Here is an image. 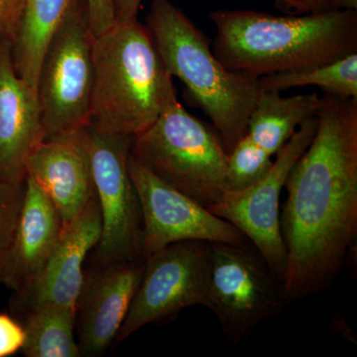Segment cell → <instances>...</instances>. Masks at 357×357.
Masks as SVG:
<instances>
[{
    "label": "cell",
    "instance_id": "cell-6",
    "mask_svg": "<svg viewBox=\"0 0 357 357\" xmlns=\"http://www.w3.org/2000/svg\"><path fill=\"white\" fill-rule=\"evenodd\" d=\"M206 287L208 309L234 344L288 304L283 284L250 243H206Z\"/></svg>",
    "mask_w": 357,
    "mask_h": 357
},
{
    "label": "cell",
    "instance_id": "cell-28",
    "mask_svg": "<svg viewBox=\"0 0 357 357\" xmlns=\"http://www.w3.org/2000/svg\"><path fill=\"white\" fill-rule=\"evenodd\" d=\"M277 4H279L283 8L294 9V10L298 11L297 6L294 3L293 0H275Z\"/></svg>",
    "mask_w": 357,
    "mask_h": 357
},
{
    "label": "cell",
    "instance_id": "cell-14",
    "mask_svg": "<svg viewBox=\"0 0 357 357\" xmlns=\"http://www.w3.org/2000/svg\"><path fill=\"white\" fill-rule=\"evenodd\" d=\"M36 91L17 74L13 41H0V178L23 183L26 164L44 140Z\"/></svg>",
    "mask_w": 357,
    "mask_h": 357
},
{
    "label": "cell",
    "instance_id": "cell-8",
    "mask_svg": "<svg viewBox=\"0 0 357 357\" xmlns=\"http://www.w3.org/2000/svg\"><path fill=\"white\" fill-rule=\"evenodd\" d=\"M79 136L102 217L96 248L98 263L143 260L140 204L128 169L133 138L105 132L91 124L79 130Z\"/></svg>",
    "mask_w": 357,
    "mask_h": 357
},
{
    "label": "cell",
    "instance_id": "cell-24",
    "mask_svg": "<svg viewBox=\"0 0 357 357\" xmlns=\"http://www.w3.org/2000/svg\"><path fill=\"white\" fill-rule=\"evenodd\" d=\"M25 342L22 325L6 314H0V357L13 356L21 351Z\"/></svg>",
    "mask_w": 357,
    "mask_h": 357
},
{
    "label": "cell",
    "instance_id": "cell-12",
    "mask_svg": "<svg viewBox=\"0 0 357 357\" xmlns=\"http://www.w3.org/2000/svg\"><path fill=\"white\" fill-rule=\"evenodd\" d=\"M143 260L100 264L84 276L77 300L82 356H102L117 337L139 286Z\"/></svg>",
    "mask_w": 357,
    "mask_h": 357
},
{
    "label": "cell",
    "instance_id": "cell-11",
    "mask_svg": "<svg viewBox=\"0 0 357 357\" xmlns=\"http://www.w3.org/2000/svg\"><path fill=\"white\" fill-rule=\"evenodd\" d=\"M206 243L181 241L143 260L142 277L117 335L119 342L143 326L171 318L188 307L208 309Z\"/></svg>",
    "mask_w": 357,
    "mask_h": 357
},
{
    "label": "cell",
    "instance_id": "cell-7",
    "mask_svg": "<svg viewBox=\"0 0 357 357\" xmlns=\"http://www.w3.org/2000/svg\"><path fill=\"white\" fill-rule=\"evenodd\" d=\"M93 36L84 0L52 39L40 69L37 96L44 139L79 132L91 123Z\"/></svg>",
    "mask_w": 357,
    "mask_h": 357
},
{
    "label": "cell",
    "instance_id": "cell-13",
    "mask_svg": "<svg viewBox=\"0 0 357 357\" xmlns=\"http://www.w3.org/2000/svg\"><path fill=\"white\" fill-rule=\"evenodd\" d=\"M100 234L102 217L95 192L82 213L64 227L41 273L16 304L25 311L47 304L77 310L86 276L84 261Z\"/></svg>",
    "mask_w": 357,
    "mask_h": 357
},
{
    "label": "cell",
    "instance_id": "cell-4",
    "mask_svg": "<svg viewBox=\"0 0 357 357\" xmlns=\"http://www.w3.org/2000/svg\"><path fill=\"white\" fill-rule=\"evenodd\" d=\"M147 28L164 67L185 84L229 153L248 131L259 77L227 69L206 35L170 0H151Z\"/></svg>",
    "mask_w": 357,
    "mask_h": 357
},
{
    "label": "cell",
    "instance_id": "cell-23",
    "mask_svg": "<svg viewBox=\"0 0 357 357\" xmlns=\"http://www.w3.org/2000/svg\"><path fill=\"white\" fill-rule=\"evenodd\" d=\"M89 29L93 38L109 31L116 23L114 0H84Z\"/></svg>",
    "mask_w": 357,
    "mask_h": 357
},
{
    "label": "cell",
    "instance_id": "cell-15",
    "mask_svg": "<svg viewBox=\"0 0 357 357\" xmlns=\"http://www.w3.org/2000/svg\"><path fill=\"white\" fill-rule=\"evenodd\" d=\"M26 177L34 180L51 199L63 227L82 213L96 192L79 131L42 140L28 158Z\"/></svg>",
    "mask_w": 357,
    "mask_h": 357
},
{
    "label": "cell",
    "instance_id": "cell-9",
    "mask_svg": "<svg viewBox=\"0 0 357 357\" xmlns=\"http://www.w3.org/2000/svg\"><path fill=\"white\" fill-rule=\"evenodd\" d=\"M317 126L316 115L305 121L275 155L261 180L243 191L227 192L220 203L208 208L248 237L282 284L287 266L280 229L282 190L293 166L312 142Z\"/></svg>",
    "mask_w": 357,
    "mask_h": 357
},
{
    "label": "cell",
    "instance_id": "cell-27",
    "mask_svg": "<svg viewBox=\"0 0 357 357\" xmlns=\"http://www.w3.org/2000/svg\"><path fill=\"white\" fill-rule=\"evenodd\" d=\"M142 0H114L116 22L137 20Z\"/></svg>",
    "mask_w": 357,
    "mask_h": 357
},
{
    "label": "cell",
    "instance_id": "cell-2",
    "mask_svg": "<svg viewBox=\"0 0 357 357\" xmlns=\"http://www.w3.org/2000/svg\"><path fill=\"white\" fill-rule=\"evenodd\" d=\"M213 51L227 69L256 77L328 64L357 53V11L273 16L252 10L210 13Z\"/></svg>",
    "mask_w": 357,
    "mask_h": 357
},
{
    "label": "cell",
    "instance_id": "cell-3",
    "mask_svg": "<svg viewBox=\"0 0 357 357\" xmlns=\"http://www.w3.org/2000/svg\"><path fill=\"white\" fill-rule=\"evenodd\" d=\"M93 58L89 124L105 132L140 135L176 91L149 30L137 20L116 22L93 39Z\"/></svg>",
    "mask_w": 357,
    "mask_h": 357
},
{
    "label": "cell",
    "instance_id": "cell-17",
    "mask_svg": "<svg viewBox=\"0 0 357 357\" xmlns=\"http://www.w3.org/2000/svg\"><path fill=\"white\" fill-rule=\"evenodd\" d=\"M79 0H23L13 41L16 72L37 93L40 69L52 39Z\"/></svg>",
    "mask_w": 357,
    "mask_h": 357
},
{
    "label": "cell",
    "instance_id": "cell-5",
    "mask_svg": "<svg viewBox=\"0 0 357 357\" xmlns=\"http://www.w3.org/2000/svg\"><path fill=\"white\" fill-rule=\"evenodd\" d=\"M131 154L166 184L206 208L227 194V152L215 129L168 98L154 123L132 139Z\"/></svg>",
    "mask_w": 357,
    "mask_h": 357
},
{
    "label": "cell",
    "instance_id": "cell-10",
    "mask_svg": "<svg viewBox=\"0 0 357 357\" xmlns=\"http://www.w3.org/2000/svg\"><path fill=\"white\" fill-rule=\"evenodd\" d=\"M128 169L140 204L143 260L181 241L236 245L250 243L231 223L160 180L131 152Z\"/></svg>",
    "mask_w": 357,
    "mask_h": 357
},
{
    "label": "cell",
    "instance_id": "cell-26",
    "mask_svg": "<svg viewBox=\"0 0 357 357\" xmlns=\"http://www.w3.org/2000/svg\"><path fill=\"white\" fill-rule=\"evenodd\" d=\"M298 13H324L340 9V0H293Z\"/></svg>",
    "mask_w": 357,
    "mask_h": 357
},
{
    "label": "cell",
    "instance_id": "cell-20",
    "mask_svg": "<svg viewBox=\"0 0 357 357\" xmlns=\"http://www.w3.org/2000/svg\"><path fill=\"white\" fill-rule=\"evenodd\" d=\"M259 83L263 89L279 91L314 86L330 95L357 98V53L311 69L261 77Z\"/></svg>",
    "mask_w": 357,
    "mask_h": 357
},
{
    "label": "cell",
    "instance_id": "cell-21",
    "mask_svg": "<svg viewBox=\"0 0 357 357\" xmlns=\"http://www.w3.org/2000/svg\"><path fill=\"white\" fill-rule=\"evenodd\" d=\"M272 164V156L245 134L227 153V191H243L255 185L266 175Z\"/></svg>",
    "mask_w": 357,
    "mask_h": 357
},
{
    "label": "cell",
    "instance_id": "cell-19",
    "mask_svg": "<svg viewBox=\"0 0 357 357\" xmlns=\"http://www.w3.org/2000/svg\"><path fill=\"white\" fill-rule=\"evenodd\" d=\"M76 316V310L57 305L26 310L22 354L26 357L82 356L74 335Z\"/></svg>",
    "mask_w": 357,
    "mask_h": 357
},
{
    "label": "cell",
    "instance_id": "cell-1",
    "mask_svg": "<svg viewBox=\"0 0 357 357\" xmlns=\"http://www.w3.org/2000/svg\"><path fill=\"white\" fill-rule=\"evenodd\" d=\"M318 126L286 180L280 208L288 304L328 288L357 236V98L319 96Z\"/></svg>",
    "mask_w": 357,
    "mask_h": 357
},
{
    "label": "cell",
    "instance_id": "cell-25",
    "mask_svg": "<svg viewBox=\"0 0 357 357\" xmlns=\"http://www.w3.org/2000/svg\"><path fill=\"white\" fill-rule=\"evenodd\" d=\"M23 0H0V41H13L20 21Z\"/></svg>",
    "mask_w": 357,
    "mask_h": 357
},
{
    "label": "cell",
    "instance_id": "cell-16",
    "mask_svg": "<svg viewBox=\"0 0 357 357\" xmlns=\"http://www.w3.org/2000/svg\"><path fill=\"white\" fill-rule=\"evenodd\" d=\"M24 197L13 241L0 271V283L22 297L41 273L55 248L63 222L55 206L31 178H25Z\"/></svg>",
    "mask_w": 357,
    "mask_h": 357
},
{
    "label": "cell",
    "instance_id": "cell-18",
    "mask_svg": "<svg viewBox=\"0 0 357 357\" xmlns=\"http://www.w3.org/2000/svg\"><path fill=\"white\" fill-rule=\"evenodd\" d=\"M318 93L285 98L276 89H260L248 122L246 135L270 156L278 153L297 129L316 116Z\"/></svg>",
    "mask_w": 357,
    "mask_h": 357
},
{
    "label": "cell",
    "instance_id": "cell-22",
    "mask_svg": "<svg viewBox=\"0 0 357 357\" xmlns=\"http://www.w3.org/2000/svg\"><path fill=\"white\" fill-rule=\"evenodd\" d=\"M25 181L11 183L0 178V271L6 261L20 220Z\"/></svg>",
    "mask_w": 357,
    "mask_h": 357
}]
</instances>
